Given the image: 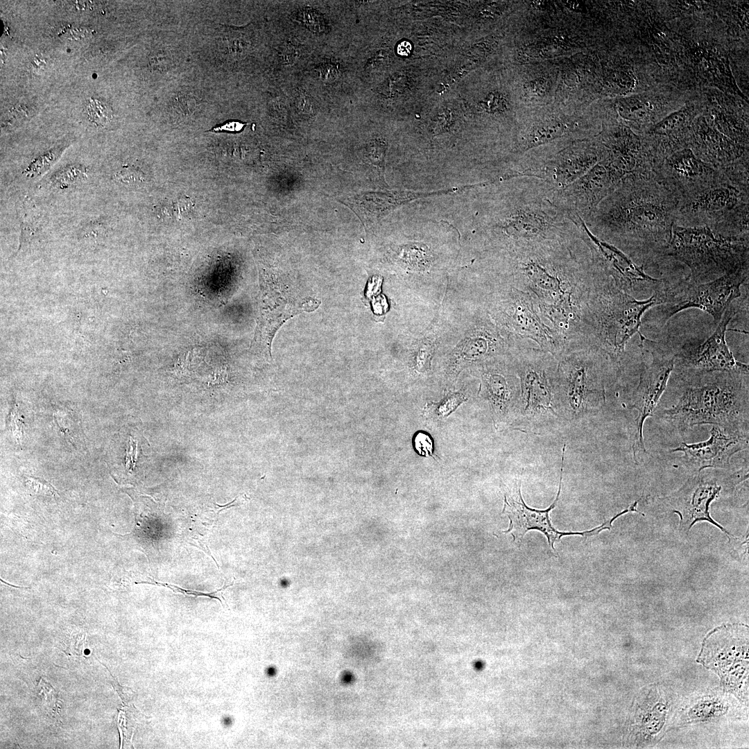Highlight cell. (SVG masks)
I'll list each match as a JSON object with an SVG mask.
<instances>
[{
  "label": "cell",
  "mask_w": 749,
  "mask_h": 749,
  "mask_svg": "<svg viewBox=\"0 0 749 749\" xmlns=\"http://www.w3.org/2000/svg\"><path fill=\"white\" fill-rule=\"evenodd\" d=\"M302 18L304 23L315 32H322L325 29V23L322 17L315 11L311 10H304Z\"/></svg>",
  "instance_id": "37"
},
{
  "label": "cell",
  "mask_w": 749,
  "mask_h": 749,
  "mask_svg": "<svg viewBox=\"0 0 749 749\" xmlns=\"http://www.w3.org/2000/svg\"><path fill=\"white\" fill-rule=\"evenodd\" d=\"M565 448L566 445L564 444L562 449L561 467L558 493L554 501L548 508L544 510H537L527 506L524 503L521 494L520 482L515 485L513 493H510L508 497L505 494L504 506L502 513H506L507 514L510 519V526L508 530L502 532L505 533H510L513 537V541H521L528 531L537 530L546 537L550 549L556 552L554 543L560 542L562 537L566 535H580L587 538V537L599 534L603 530L610 529L612 527V522L619 517L618 515H615L610 519L603 523L601 526L590 531L582 532L559 531L555 529L552 526L549 518V513L556 506L560 494Z\"/></svg>",
  "instance_id": "14"
},
{
  "label": "cell",
  "mask_w": 749,
  "mask_h": 749,
  "mask_svg": "<svg viewBox=\"0 0 749 749\" xmlns=\"http://www.w3.org/2000/svg\"><path fill=\"white\" fill-rule=\"evenodd\" d=\"M571 130V125L558 119H546L534 121L519 135L517 153H528L534 148L548 145L565 137Z\"/></svg>",
  "instance_id": "24"
},
{
  "label": "cell",
  "mask_w": 749,
  "mask_h": 749,
  "mask_svg": "<svg viewBox=\"0 0 749 749\" xmlns=\"http://www.w3.org/2000/svg\"><path fill=\"white\" fill-rule=\"evenodd\" d=\"M115 179L129 186L141 184L145 181V174L141 170L131 166H125L115 173Z\"/></svg>",
  "instance_id": "32"
},
{
  "label": "cell",
  "mask_w": 749,
  "mask_h": 749,
  "mask_svg": "<svg viewBox=\"0 0 749 749\" xmlns=\"http://www.w3.org/2000/svg\"><path fill=\"white\" fill-rule=\"evenodd\" d=\"M707 382L687 387L663 418L679 430L713 424L732 432L748 421V375L712 372Z\"/></svg>",
  "instance_id": "5"
},
{
  "label": "cell",
  "mask_w": 749,
  "mask_h": 749,
  "mask_svg": "<svg viewBox=\"0 0 749 749\" xmlns=\"http://www.w3.org/2000/svg\"><path fill=\"white\" fill-rule=\"evenodd\" d=\"M678 202L654 173H631L619 180L584 223L595 237L646 266L664 258Z\"/></svg>",
  "instance_id": "2"
},
{
  "label": "cell",
  "mask_w": 749,
  "mask_h": 749,
  "mask_svg": "<svg viewBox=\"0 0 749 749\" xmlns=\"http://www.w3.org/2000/svg\"><path fill=\"white\" fill-rule=\"evenodd\" d=\"M35 691L37 697L42 702V706L48 715L56 721H59L60 702L58 694L55 689L51 684L41 678L36 686Z\"/></svg>",
  "instance_id": "29"
},
{
  "label": "cell",
  "mask_w": 749,
  "mask_h": 749,
  "mask_svg": "<svg viewBox=\"0 0 749 749\" xmlns=\"http://www.w3.org/2000/svg\"><path fill=\"white\" fill-rule=\"evenodd\" d=\"M176 205L178 214L182 216H187L192 212V201L188 198H181Z\"/></svg>",
  "instance_id": "41"
},
{
  "label": "cell",
  "mask_w": 749,
  "mask_h": 749,
  "mask_svg": "<svg viewBox=\"0 0 749 749\" xmlns=\"http://www.w3.org/2000/svg\"><path fill=\"white\" fill-rule=\"evenodd\" d=\"M413 443L415 450L421 456H431L433 454V442L431 438L428 434L424 432H419L415 434Z\"/></svg>",
  "instance_id": "36"
},
{
  "label": "cell",
  "mask_w": 749,
  "mask_h": 749,
  "mask_svg": "<svg viewBox=\"0 0 749 749\" xmlns=\"http://www.w3.org/2000/svg\"><path fill=\"white\" fill-rule=\"evenodd\" d=\"M584 237L598 268L613 280L616 286L632 295H651L663 290L669 284L664 279L651 277L644 266L638 265L614 246L592 235L585 225Z\"/></svg>",
  "instance_id": "16"
},
{
  "label": "cell",
  "mask_w": 749,
  "mask_h": 749,
  "mask_svg": "<svg viewBox=\"0 0 749 749\" xmlns=\"http://www.w3.org/2000/svg\"><path fill=\"white\" fill-rule=\"evenodd\" d=\"M244 124L239 121H227L223 124L214 127L211 130L214 132H239L242 130Z\"/></svg>",
  "instance_id": "40"
},
{
  "label": "cell",
  "mask_w": 749,
  "mask_h": 749,
  "mask_svg": "<svg viewBox=\"0 0 749 749\" xmlns=\"http://www.w3.org/2000/svg\"><path fill=\"white\" fill-rule=\"evenodd\" d=\"M402 259L404 265L415 270H423L427 268L431 261L429 252L426 248L422 246H406L402 250Z\"/></svg>",
  "instance_id": "30"
},
{
  "label": "cell",
  "mask_w": 749,
  "mask_h": 749,
  "mask_svg": "<svg viewBox=\"0 0 749 749\" xmlns=\"http://www.w3.org/2000/svg\"><path fill=\"white\" fill-rule=\"evenodd\" d=\"M655 175L678 201L727 180L721 171L700 160L689 147L666 155Z\"/></svg>",
  "instance_id": "17"
},
{
  "label": "cell",
  "mask_w": 749,
  "mask_h": 749,
  "mask_svg": "<svg viewBox=\"0 0 749 749\" xmlns=\"http://www.w3.org/2000/svg\"><path fill=\"white\" fill-rule=\"evenodd\" d=\"M511 356L521 388L519 417L514 429L542 435L565 426L555 356L528 341L518 342Z\"/></svg>",
  "instance_id": "4"
},
{
  "label": "cell",
  "mask_w": 749,
  "mask_h": 749,
  "mask_svg": "<svg viewBox=\"0 0 749 749\" xmlns=\"http://www.w3.org/2000/svg\"><path fill=\"white\" fill-rule=\"evenodd\" d=\"M437 341L434 333L427 334L417 341L412 355V365L416 372L423 373L429 369Z\"/></svg>",
  "instance_id": "27"
},
{
  "label": "cell",
  "mask_w": 749,
  "mask_h": 749,
  "mask_svg": "<svg viewBox=\"0 0 749 749\" xmlns=\"http://www.w3.org/2000/svg\"><path fill=\"white\" fill-rule=\"evenodd\" d=\"M748 447V434L714 426L707 440L694 444L681 442L671 452H682V462L700 472L707 467H728L732 456Z\"/></svg>",
  "instance_id": "21"
},
{
  "label": "cell",
  "mask_w": 749,
  "mask_h": 749,
  "mask_svg": "<svg viewBox=\"0 0 749 749\" xmlns=\"http://www.w3.org/2000/svg\"><path fill=\"white\" fill-rule=\"evenodd\" d=\"M653 101L639 94L621 98L617 103L619 115L639 130H648L655 123Z\"/></svg>",
  "instance_id": "25"
},
{
  "label": "cell",
  "mask_w": 749,
  "mask_h": 749,
  "mask_svg": "<svg viewBox=\"0 0 749 749\" xmlns=\"http://www.w3.org/2000/svg\"><path fill=\"white\" fill-rule=\"evenodd\" d=\"M476 370L481 377L480 395L490 404L494 421L515 428L519 417L521 388L511 352Z\"/></svg>",
  "instance_id": "15"
},
{
  "label": "cell",
  "mask_w": 749,
  "mask_h": 749,
  "mask_svg": "<svg viewBox=\"0 0 749 749\" xmlns=\"http://www.w3.org/2000/svg\"><path fill=\"white\" fill-rule=\"evenodd\" d=\"M502 253L505 268L498 279L531 295L565 349L579 344L583 307L597 273L584 226L580 236Z\"/></svg>",
  "instance_id": "1"
},
{
  "label": "cell",
  "mask_w": 749,
  "mask_h": 749,
  "mask_svg": "<svg viewBox=\"0 0 749 749\" xmlns=\"http://www.w3.org/2000/svg\"><path fill=\"white\" fill-rule=\"evenodd\" d=\"M147 583V584H152V585H158V586H163V587H166L169 588L170 589L173 591L175 593H180V594L187 595V596H205V597H208V598H211V599H216L219 600L221 603H222V601H221V599L219 597H218L216 595V594L218 593V592L221 591L223 589H226L227 587H230L231 585H224L222 588H221V589H218L216 591L212 592L211 593H205L203 592H199V591H197V590L186 589H183L182 587H180L177 586V585H175L173 584L166 583H160V582H157V581H155V580H153L152 582L142 581V582H139V583Z\"/></svg>",
  "instance_id": "33"
},
{
  "label": "cell",
  "mask_w": 749,
  "mask_h": 749,
  "mask_svg": "<svg viewBox=\"0 0 749 749\" xmlns=\"http://www.w3.org/2000/svg\"><path fill=\"white\" fill-rule=\"evenodd\" d=\"M685 714V722H703L717 718L728 711V705L718 696H705L697 698Z\"/></svg>",
  "instance_id": "26"
},
{
  "label": "cell",
  "mask_w": 749,
  "mask_h": 749,
  "mask_svg": "<svg viewBox=\"0 0 749 749\" xmlns=\"http://www.w3.org/2000/svg\"><path fill=\"white\" fill-rule=\"evenodd\" d=\"M85 174V171L80 167L72 166L62 171L59 176L56 177L57 182L62 184H70L74 182L78 178Z\"/></svg>",
  "instance_id": "38"
},
{
  "label": "cell",
  "mask_w": 749,
  "mask_h": 749,
  "mask_svg": "<svg viewBox=\"0 0 749 749\" xmlns=\"http://www.w3.org/2000/svg\"><path fill=\"white\" fill-rule=\"evenodd\" d=\"M85 632H79L71 635L69 639L67 649L65 653L68 655H84V651L85 649Z\"/></svg>",
  "instance_id": "35"
},
{
  "label": "cell",
  "mask_w": 749,
  "mask_h": 749,
  "mask_svg": "<svg viewBox=\"0 0 749 749\" xmlns=\"http://www.w3.org/2000/svg\"><path fill=\"white\" fill-rule=\"evenodd\" d=\"M749 264L707 282H696L687 277L662 291V302L647 311L642 321L660 328L678 313L690 308L710 315L715 324L725 310L741 296V286L748 278Z\"/></svg>",
  "instance_id": "9"
},
{
  "label": "cell",
  "mask_w": 749,
  "mask_h": 749,
  "mask_svg": "<svg viewBox=\"0 0 749 749\" xmlns=\"http://www.w3.org/2000/svg\"><path fill=\"white\" fill-rule=\"evenodd\" d=\"M259 316L252 347L267 352L277 329L289 317L298 312L284 288L264 273L260 277Z\"/></svg>",
  "instance_id": "20"
},
{
  "label": "cell",
  "mask_w": 749,
  "mask_h": 749,
  "mask_svg": "<svg viewBox=\"0 0 749 749\" xmlns=\"http://www.w3.org/2000/svg\"><path fill=\"white\" fill-rule=\"evenodd\" d=\"M607 155L602 143H583L551 154L533 168L529 177L540 178L558 190L587 173Z\"/></svg>",
  "instance_id": "18"
},
{
  "label": "cell",
  "mask_w": 749,
  "mask_h": 749,
  "mask_svg": "<svg viewBox=\"0 0 749 749\" xmlns=\"http://www.w3.org/2000/svg\"><path fill=\"white\" fill-rule=\"evenodd\" d=\"M87 112L90 121L97 126H103L112 119L109 105L98 99H90L87 105Z\"/></svg>",
  "instance_id": "31"
},
{
  "label": "cell",
  "mask_w": 749,
  "mask_h": 749,
  "mask_svg": "<svg viewBox=\"0 0 749 749\" xmlns=\"http://www.w3.org/2000/svg\"><path fill=\"white\" fill-rule=\"evenodd\" d=\"M466 400L467 397L464 393H449L440 402L427 404L424 408V415L436 419L446 417Z\"/></svg>",
  "instance_id": "28"
},
{
  "label": "cell",
  "mask_w": 749,
  "mask_h": 749,
  "mask_svg": "<svg viewBox=\"0 0 749 749\" xmlns=\"http://www.w3.org/2000/svg\"><path fill=\"white\" fill-rule=\"evenodd\" d=\"M621 179L605 157L576 181L558 190L559 198L571 218L585 222Z\"/></svg>",
  "instance_id": "19"
},
{
  "label": "cell",
  "mask_w": 749,
  "mask_h": 749,
  "mask_svg": "<svg viewBox=\"0 0 749 749\" xmlns=\"http://www.w3.org/2000/svg\"><path fill=\"white\" fill-rule=\"evenodd\" d=\"M298 107L302 111L311 112L313 107L311 100L305 95L300 96L298 98Z\"/></svg>",
  "instance_id": "42"
},
{
  "label": "cell",
  "mask_w": 749,
  "mask_h": 749,
  "mask_svg": "<svg viewBox=\"0 0 749 749\" xmlns=\"http://www.w3.org/2000/svg\"><path fill=\"white\" fill-rule=\"evenodd\" d=\"M517 342L506 336L483 307L474 314L467 327L451 351L447 374L454 378L463 369L483 364L509 354Z\"/></svg>",
  "instance_id": "12"
},
{
  "label": "cell",
  "mask_w": 749,
  "mask_h": 749,
  "mask_svg": "<svg viewBox=\"0 0 749 749\" xmlns=\"http://www.w3.org/2000/svg\"><path fill=\"white\" fill-rule=\"evenodd\" d=\"M319 71L322 78L326 81H333L338 75L337 65L333 63H325L320 66Z\"/></svg>",
  "instance_id": "39"
},
{
  "label": "cell",
  "mask_w": 749,
  "mask_h": 749,
  "mask_svg": "<svg viewBox=\"0 0 749 749\" xmlns=\"http://www.w3.org/2000/svg\"><path fill=\"white\" fill-rule=\"evenodd\" d=\"M748 208L749 191L725 180L678 200L675 224L707 226L723 235L749 237Z\"/></svg>",
  "instance_id": "10"
},
{
  "label": "cell",
  "mask_w": 749,
  "mask_h": 749,
  "mask_svg": "<svg viewBox=\"0 0 749 749\" xmlns=\"http://www.w3.org/2000/svg\"><path fill=\"white\" fill-rule=\"evenodd\" d=\"M688 147L697 157L719 171L748 157V146L724 135L704 117L693 122Z\"/></svg>",
  "instance_id": "22"
},
{
  "label": "cell",
  "mask_w": 749,
  "mask_h": 749,
  "mask_svg": "<svg viewBox=\"0 0 749 749\" xmlns=\"http://www.w3.org/2000/svg\"><path fill=\"white\" fill-rule=\"evenodd\" d=\"M665 257L686 265L689 279L707 282L749 264V237L723 235L707 226L674 224Z\"/></svg>",
  "instance_id": "6"
},
{
  "label": "cell",
  "mask_w": 749,
  "mask_h": 749,
  "mask_svg": "<svg viewBox=\"0 0 749 749\" xmlns=\"http://www.w3.org/2000/svg\"><path fill=\"white\" fill-rule=\"evenodd\" d=\"M720 489L721 487L718 486L716 482L706 481L700 476L688 481L675 497L676 507L678 510H681L685 515L681 520L686 518V522H690L693 519V525L696 521L705 519L722 529L710 518L708 513L709 505L718 494ZM671 499L674 503V498Z\"/></svg>",
  "instance_id": "23"
},
{
  "label": "cell",
  "mask_w": 749,
  "mask_h": 749,
  "mask_svg": "<svg viewBox=\"0 0 749 749\" xmlns=\"http://www.w3.org/2000/svg\"><path fill=\"white\" fill-rule=\"evenodd\" d=\"M739 307L732 303L725 310L714 332L700 344L684 345L675 353V365L694 375L728 372L748 375V365L737 361L728 346L726 332Z\"/></svg>",
  "instance_id": "13"
},
{
  "label": "cell",
  "mask_w": 749,
  "mask_h": 749,
  "mask_svg": "<svg viewBox=\"0 0 749 749\" xmlns=\"http://www.w3.org/2000/svg\"><path fill=\"white\" fill-rule=\"evenodd\" d=\"M485 110L490 112H501L508 110V101L500 94H490L483 101Z\"/></svg>",
  "instance_id": "34"
},
{
  "label": "cell",
  "mask_w": 749,
  "mask_h": 749,
  "mask_svg": "<svg viewBox=\"0 0 749 749\" xmlns=\"http://www.w3.org/2000/svg\"><path fill=\"white\" fill-rule=\"evenodd\" d=\"M639 347L643 362L638 385L635 390L630 407L638 411L636 429L632 440V454L635 463L638 456L646 453L643 428L646 419L651 416L666 389L669 377L675 368V353L664 343L639 338Z\"/></svg>",
  "instance_id": "11"
},
{
  "label": "cell",
  "mask_w": 749,
  "mask_h": 749,
  "mask_svg": "<svg viewBox=\"0 0 749 749\" xmlns=\"http://www.w3.org/2000/svg\"><path fill=\"white\" fill-rule=\"evenodd\" d=\"M487 288L482 307L506 336L513 342L531 341L557 360L561 356L564 343L529 293L499 279Z\"/></svg>",
  "instance_id": "8"
},
{
  "label": "cell",
  "mask_w": 749,
  "mask_h": 749,
  "mask_svg": "<svg viewBox=\"0 0 749 749\" xmlns=\"http://www.w3.org/2000/svg\"><path fill=\"white\" fill-rule=\"evenodd\" d=\"M662 302L660 292L646 300L620 290L612 278L598 270L582 309L581 343L600 350L609 360L616 377L625 368L626 345L639 329L651 308Z\"/></svg>",
  "instance_id": "3"
},
{
  "label": "cell",
  "mask_w": 749,
  "mask_h": 749,
  "mask_svg": "<svg viewBox=\"0 0 749 749\" xmlns=\"http://www.w3.org/2000/svg\"><path fill=\"white\" fill-rule=\"evenodd\" d=\"M558 361V386L566 422L596 414L606 402L605 381L614 374L608 358L588 345L566 350Z\"/></svg>",
  "instance_id": "7"
}]
</instances>
